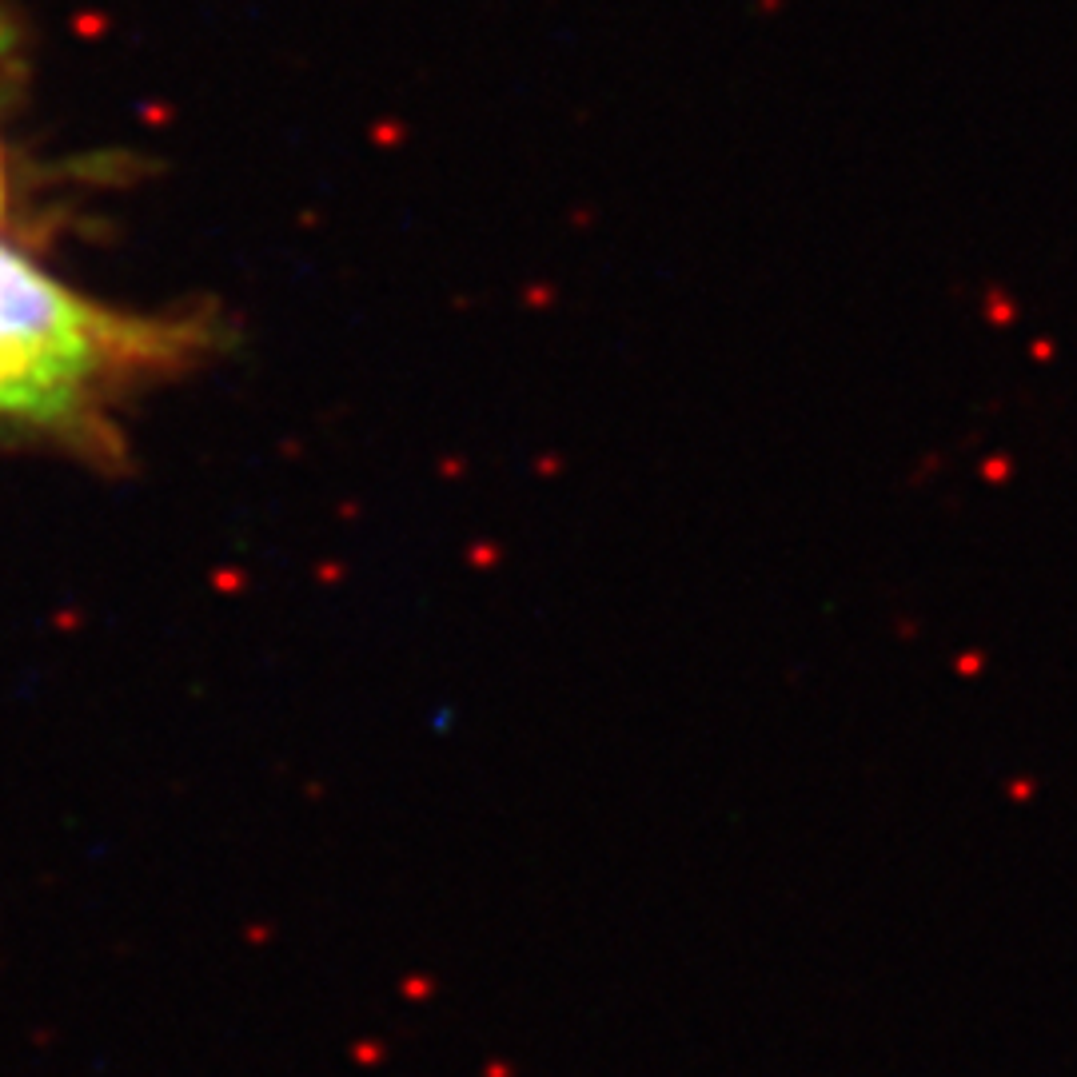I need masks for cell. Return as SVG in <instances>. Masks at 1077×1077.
Returning <instances> with one entry per match:
<instances>
[{
	"label": "cell",
	"instance_id": "6da1fadb",
	"mask_svg": "<svg viewBox=\"0 0 1077 1077\" xmlns=\"http://www.w3.org/2000/svg\"><path fill=\"white\" fill-rule=\"evenodd\" d=\"M164 356V332L84 304L0 244V415L68 423L116 363Z\"/></svg>",
	"mask_w": 1077,
	"mask_h": 1077
},
{
	"label": "cell",
	"instance_id": "7a4b0ae2",
	"mask_svg": "<svg viewBox=\"0 0 1077 1077\" xmlns=\"http://www.w3.org/2000/svg\"><path fill=\"white\" fill-rule=\"evenodd\" d=\"M4 40H8V32H4V20H0V48H4Z\"/></svg>",
	"mask_w": 1077,
	"mask_h": 1077
}]
</instances>
